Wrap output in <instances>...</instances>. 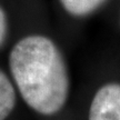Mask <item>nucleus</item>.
<instances>
[{
	"label": "nucleus",
	"mask_w": 120,
	"mask_h": 120,
	"mask_svg": "<svg viewBox=\"0 0 120 120\" xmlns=\"http://www.w3.org/2000/svg\"><path fill=\"white\" fill-rule=\"evenodd\" d=\"M9 67L25 102L42 116L56 115L69 97L67 64L56 43L41 34L20 39L9 55Z\"/></svg>",
	"instance_id": "1"
},
{
	"label": "nucleus",
	"mask_w": 120,
	"mask_h": 120,
	"mask_svg": "<svg viewBox=\"0 0 120 120\" xmlns=\"http://www.w3.org/2000/svg\"><path fill=\"white\" fill-rule=\"evenodd\" d=\"M88 120H120V83L100 87L89 108Z\"/></svg>",
	"instance_id": "2"
},
{
	"label": "nucleus",
	"mask_w": 120,
	"mask_h": 120,
	"mask_svg": "<svg viewBox=\"0 0 120 120\" xmlns=\"http://www.w3.org/2000/svg\"><path fill=\"white\" fill-rule=\"evenodd\" d=\"M16 106V91L12 82L0 69V120H6Z\"/></svg>",
	"instance_id": "3"
},
{
	"label": "nucleus",
	"mask_w": 120,
	"mask_h": 120,
	"mask_svg": "<svg viewBox=\"0 0 120 120\" xmlns=\"http://www.w3.org/2000/svg\"><path fill=\"white\" fill-rule=\"evenodd\" d=\"M106 0H60L64 10L75 17H83L91 13Z\"/></svg>",
	"instance_id": "4"
},
{
	"label": "nucleus",
	"mask_w": 120,
	"mask_h": 120,
	"mask_svg": "<svg viewBox=\"0 0 120 120\" xmlns=\"http://www.w3.org/2000/svg\"><path fill=\"white\" fill-rule=\"evenodd\" d=\"M8 31V23H7V17L2 9L0 8V47L4 43V39L7 37Z\"/></svg>",
	"instance_id": "5"
}]
</instances>
